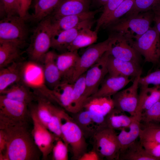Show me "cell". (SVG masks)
<instances>
[{"label":"cell","mask_w":160,"mask_h":160,"mask_svg":"<svg viewBox=\"0 0 160 160\" xmlns=\"http://www.w3.org/2000/svg\"><path fill=\"white\" fill-rule=\"evenodd\" d=\"M28 126H9L0 129L4 132L7 139L6 150L0 160L39 159L41 154Z\"/></svg>","instance_id":"1"},{"label":"cell","mask_w":160,"mask_h":160,"mask_svg":"<svg viewBox=\"0 0 160 160\" xmlns=\"http://www.w3.org/2000/svg\"><path fill=\"white\" fill-rule=\"evenodd\" d=\"M154 17L151 10L136 15L124 16L108 28L115 33L134 40L149 29Z\"/></svg>","instance_id":"2"},{"label":"cell","mask_w":160,"mask_h":160,"mask_svg":"<svg viewBox=\"0 0 160 160\" xmlns=\"http://www.w3.org/2000/svg\"><path fill=\"white\" fill-rule=\"evenodd\" d=\"M52 36L51 18L49 16L39 22L31 37L26 51L32 61L42 63L45 56L51 47Z\"/></svg>","instance_id":"3"},{"label":"cell","mask_w":160,"mask_h":160,"mask_svg":"<svg viewBox=\"0 0 160 160\" xmlns=\"http://www.w3.org/2000/svg\"><path fill=\"white\" fill-rule=\"evenodd\" d=\"M29 105L0 95V129L13 125H28L31 119Z\"/></svg>","instance_id":"4"},{"label":"cell","mask_w":160,"mask_h":160,"mask_svg":"<svg viewBox=\"0 0 160 160\" xmlns=\"http://www.w3.org/2000/svg\"><path fill=\"white\" fill-rule=\"evenodd\" d=\"M61 122L63 140L70 146L72 159L79 160L86 152L88 145L86 138L71 116L66 111L61 118Z\"/></svg>","instance_id":"5"},{"label":"cell","mask_w":160,"mask_h":160,"mask_svg":"<svg viewBox=\"0 0 160 160\" xmlns=\"http://www.w3.org/2000/svg\"><path fill=\"white\" fill-rule=\"evenodd\" d=\"M93 149L101 159L119 160L121 149L119 142L115 130L106 126L100 129L91 138Z\"/></svg>","instance_id":"6"},{"label":"cell","mask_w":160,"mask_h":160,"mask_svg":"<svg viewBox=\"0 0 160 160\" xmlns=\"http://www.w3.org/2000/svg\"><path fill=\"white\" fill-rule=\"evenodd\" d=\"M160 34L155 26L130 42L136 51L146 62L155 64L160 61Z\"/></svg>","instance_id":"7"},{"label":"cell","mask_w":160,"mask_h":160,"mask_svg":"<svg viewBox=\"0 0 160 160\" xmlns=\"http://www.w3.org/2000/svg\"><path fill=\"white\" fill-rule=\"evenodd\" d=\"M142 73L134 78L131 86L111 97L114 108L127 113L132 116L136 114L139 100V80Z\"/></svg>","instance_id":"8"},{"label":"cell","mask_w":160,"mask_h":160,"mask_svg":"<svg viewBox=\"0 0 160 160\" xmlns=\"http://www.w3.org/2000/svg\"><path fill=\"white\" fill-rule=\"evenodd\" d=\"M111 39V36L110 35L105 41L88 47L80 56L73 77V83L108 50Z\"/></svg>","instance_id":"9"},{"label":"cell","mask_w":160,"mask_h":160,"mask_svg":"<svg viewBox=\"0 0 160 160\" xmlns=\"http://www.w3.org/2000/svg\"><path fill=\"white\" fill-rule=\"evenodd\" d=\"M25 19L19 15L5 17L0 21V40L25 42L28 30Z\"/></svg>","instance_id":"10"},{"label":"cell","mask_w":160,"mask_h":160,"mask_svg":"<svg viewBox=\"0 0 160 160\" xmlns=\"http://www.w3.org/2000/svg\"><path fill=\"white\" fill-rule=\"evenodd\" d=\"M30 110L33 125L32 134L34 142L41 153L42 159L46 160L52 152L54 142L59 138L40 122L32 108H31Z\"/></svg>","instance_id":"11"},{"label":"cell","mask_w":160,"mask_h":160,"mask_svg":"<svg viewBox=\"0 0 160 160\" xmlns=\"http://www.w3.org/2000/svg\"><path fill=\"white\" fill-rule=\"evenodd\" d=\"M108 55V51L85 73V96L87 100L97 91L108 73L107 63Z\"/></svg>","instance_id":"12"},{"label":"cell","mask_w":160,"mask_h":160,"mask_svg":"<svg viewBox=\"0 0 160 160\" xmlns=\"http://www.w3.org/2000/svg\"><path fill=\"white\" fill-rule=\"evenodd\" d=\"M108 51L116 58L140 64V55L132 46L130 40L117 33L111 35Z\"/></svg>","instance_id":"13"},{"label":"cell","mask_w":160,"mask_h":160,"mask_svg":"<svg viewBox=\"0 0 160 160\" xmlns=\"http://www.w3.org/2000/svg\"><path fill=\"white\" fill-rule=\"evenodd\" d=\"M71 114L86 138H92L105 124V117L97 116L84 109Z\"/></svg>","instance_id":"14"},{"label":"cell","mask_w":160,"mask_h":160,"mask_svg":"<svg viewBox=\"0 0 160 160\" xmlns=\"http://www.w3.org/2000/svg\"><path fill=\"white\" fill-rule=\"evenodd\" d=\"M100 10L101 9L95 11L89 10L79 14L57 18L50 16L53 36L63 31L75 27L86 20L93 19Z\"/></svg>","instance_id":"15"},{"label":"cell","mask_w":160,"mask_h":160,"mask_svg":"<svg viewBox=\"0 0 160 160\" xmlns=\"http://www.w3.org/2000/svg\"><path fill=\"white\" fill-rule=\"evenodd\" d=\"M107 64L108 74L111 76L135 78L142 73L140 64L116 58L109 53Z\"/></svg>","instance_id":"16"},{"label":"cell","mask_w":160,"mask_h":160,"mask_svg":"<svg viewBox=\"0 0 160 160\" xmlns=\"http://www.w3.org/2000/svg\"><path fill=\"white\" fill-rule=\"evenodd\" d=\"M80 56L77 50L67 51L57 55L56 63L61 82L73 84V79Z\"/></svg>","instance_id":"17"},{"label":"cell","mask_w":160,"mask_h":160,"mask_svg":"<svg viewBox=\"0 0 160 160\" xmlns=\"http://www.w3.org/2000/svg\"><path fill=\"white\" fill-rule=\"evenodd\" d=\"M94 23L93 19L86 20L75 27L53 35L52 38L51 47L59 51H67L68 46L80 31L85 28L92 27Z\"/></svg>","instance_id":"18"},{"label":"cell","mask_w":160,"mask_h":160,"mask_svg":"<svg viewBox=\"0 0 160 160\" xmlns=\"http://www.w3.org/2000/svg\"><path fill=\"white\" fill-rule=\"evenodd\" d=\"M25 62L16 61L0 70V94L12 85L23 80Z\"/></svg>","instance_id":"19"},{"label":"cell","mask_w":160,"mask_h":160,"mask_svg":"<svg viewBox=\"0 0 160 160\" xmlns=\"http://www.w3.org/2000/svg\"><path fill=\"white\" fill-rule=\"evenodd\" d=\"M57 55L53 51H49L45 56L42 63L46 84L47 87L51 90L61 82L60 74L56 63Z\"/></svg>","instance_id":"20"},{"label":"cell","mask_w":160,"mask_h":160,"mask_svg":"<svg viewBox=\"0 0 160 160\" xmlns=\"http://www.w3.org/2000/svg\"><path fill=\"white\" fill-rule=\"evenodd\" d=\"M25 42L13 40H0V69L20 61L21 48Z\"/></svg>","instance_id":"21"},{"label":"cell","mask_w":160,"mask_h":160,"mask_svg":"<svg viewBox=\"0 0 160 160\" xmlns=\"http://www.w3.org/2000/svg\"><path fill=\"white\" fill-rule=\"evenodd\" d=\"M134 79L123 76H112L108 74L102 82L97 91L91 97H111L133 81Z\"/></svg>","instance_id":"22"},{"label":"cell","mask_w":160,"mask_h":160,"mask_svg":"<svg viewBox=\"0 0 160 160\" xmlns=\"http://www.w3.org/2000/svg\"><path fill=\"white\" fill-rule=\"evenodd\" d=\"M73 83L61 82L54 89H51L52 103L60 105L70 114L73 113L72 95Z\"/></svg>","instance_id":"23"},{"label":"cell","mask_w":160,"mask_h":160,"mask_svg":"<svg viewBox=\"0 0 160 160\" xmlns=\"http://www.w3.org/2000/svg\"><path fill=\"white\" fill-rule=\"evenodd\" d=\"M0 95L9 99L25 103L29 105L36 100L34 93L23 80L15 83L7 88Z\"/></svg>","instance_id":"24"},{"label":"cell","mask_w":160,"mask_h":160,"mask_svg":"<svg viewBox=\"0 0 160 160\" xmlns=\"http://www.w3.org/2000/svg\"><path fill=\"white\" fill-rule=\"evenodd\" d=\"M141 114L137 113L133 116V119L130 124L121 130L118 135L121 147L120 153L125 150L139 138Z\"/></svg>","instance_id":"25"},{"label":"cell","mask_w":160,"mask_h":160,"mask_svg":"<svg viewBox=\"0 0 160 160\" xmlns=\"http://www.w3.org/2000/svg\"><path fill=\"white\" fill-rule=\"evenodd\" d=\"M91 0H63L52 13L53 18L81 13L89 10Z\"/></svg>","instance_id":"26"},{"label":"cell","mask_w":160,"mask_h":160,"mask_svg":"<svg viewBox=\"0 0 160 160\" xmlns=\"http://www.w3.org/2000/svg\"><path fill=\"white\" fill-rule=\"evenodd\" d=\"M114 108L111 97H90L86 101L83 109L97 115L105 117Z\"/></svg>","instance_id":"27"},{"label":"cell","mask_w":160,"mask_h":160,"mask_svg":"<svg viewBox=\"0 0 160 160\" xmlns=\"http://www.w3.org/2000/svg\"><path fill=\"white\" fill-rule=\"evenodd\" d=\"M160 100V85L141 87L137 110L143 112Z\"/></svg>","instance_id":"28"},{"label":"cell","mask_w":160,"mask_h":160,"mask_svg":"<svg viewBox=\"0 0 160 160\" xmlns=\"http://www.w3.org/2000/svg\"><path fill=\"white\" fill-rule=\"evenodd\" d=\"M133 118V116H129L126 112L114 107L105 116V123L107 127L121 131L129 125Z\"/></svg>","instance_id":"29"},{"label":"cell","mask_w":160,"mask_h":160,"mask_svg":"<svg viewBox=\"0 0 160 160\" xmlns=\"http://www.w3.org/2000/svg\"><path fill=\"white\" fill-rule=\"evenodd\" d=\"M85 73L79 77L73 83L72 95L73 113L83 109L87 100L85 96Z\"/></svg>","instance_id":"30"},{"label":"cell","mask_w":160,"mask_h":160,"mask_svg":"<svg viewBox=\"0 0 160 160\" xmlns=\"http://www.w3.org/2000/svg\"><path fill=\"white\" fill-rule=\"evenodd\" d=\"M91 28L87 27L81 30L68 46L67 51L78 50L80 49L88 47L95 43L97 39V32L95 30H92Z\"/></svg>","instance_id":"31"},{"label":"cell","mask_w":160,"mask_h":160,"mask_svg":"<svg viewBox=\"0 0 160 160\" xmlns=\"http://www.w3.org/2000/svg\"><path fill=\"white\" fill-rule=\"evenodd\" d=\"M63 0H38L34 4V12L31 19L40 22L49 16Z\"/></svg>","instance_id":"32"},{"label":"cell","mask_w":160,"mask_h":160,"mask_svg":"<svg viewBox=\"0 0 160 160\" xmlns=\"http://www.w3.org/2000/svg\"><path fill=\"white\" fill-rule=\"evenodd\" d=\"M119 160H156L147 153L140 140H137L120 153Z\"/></svg>","instance_id":"33"},{"label":"cell","mask_w":160,"mask_h":160,"mask_svg":"<svg viewBox=\"0 0 160 160\" xmlns=\"http://www.w3.org/2000/svg\"><path fill=\"white\" fill-rule=\"evenodd\" d=\"M140 140L154 141L160 143V124L140 123Z\"/></svg>","instance_id":"34"},{"label":"cell","mask_w":160,"mask_h":160,"mask_svg":"<svg viewBox=\"0 0 160 160\" xmlns=\"http://www.w3.org/2000/svg\"><path fill=\"white\" fill-rule=\"evenodd\" d=\"M135 0H124L106 19L102 28L108 27L126 14L132 9Z\"/></svg>","instance_id":"35"},{"label":"cell","mask_w":160,"mask_h":160,"mask_svg":"<svg viewBox=\"0 0 160 160\" xmlns=\"http://www.w3.org/2000/svg\"><path fill=\"white\" fill-rule=\"evenodd\" d=\"M124 0H108L103 7L102 13L97 21L95 31L98 32L104 22Z\"/></svg>","instance_id":"36"},{"label":"cell","mask_w":160,"mask_h":160,"mask_svg":"<svg viewBox=\"0 0 160 160\" xmlns=\"http://www.w3.org/2000/svg\"><path fill=\"white\" fill-rule=\"evenodd\" d=\"M140 122L160 124V100L149 109L142 112Z\"/></svg>","instance_id":"37"},{"label":"cell","mask_w":160,"mask_h":160,"mask_svg":"<svg viewBox=\"0 0 160 160\" xmlns=\"http://www.w3.org/2000/svg\"><path fill=\"white\" fill-rule=\"evenodd\" d=\"M160 0H135L131 9L124 16L137 14L151 10Z\"/></svg>","instance_id":"38"},{"label":"cell","mask_w":160,"mask_h":160,"mask_svg":"<svg viewBox=\"0 0 160 160\" xmlns=\"http://www.w3.org/2000/svg\"><path fill=\"white\" fill-rule=\"evenodd\" d=\"M54 145L52 152V159L55 160L68 159V145L62 139L58 138Z\"/></svg>","instance_id":"39"},{"label":"cell","mask_w":160,"mask_h":160,"mask_svg":"<svg viewBox=\"0 0 160 160\" xmlns=\"http://www.w3.org/2000/svg\"><path fill=\"white\" fill-rule=\"evenodd\" d=\"M0 10L6 14V17L19 15L18 0H0Z\"/></svg>","instance_id":"40"},{"label":"cell","mask_w":160,"mask_h":160,"mask_svg":"<svg viewBox=\"0 0 160 160\" xmlns=\"http://www.w3.org/2000/svg\"><path fill=\"white\" fill-rule=\"evenodd\" d=\"M147 153L156 160H160V143L154 141L140 140Z\"/></svg>","instance_id":"41"},{"label":"cell","mask_w":160,"mask_h":160,"mask_svg":"<svg viewBox=\"0 0 160 160\" xmlns=\"http://www.w3.org/2000/svg\"><path fill=\"white\" fill-rule=\"evenodd\" d=\"M141 87H148L150 84L160 85V69H158L143 77L139 80Z\"/></svg>","instance_id":"42"},{"label":"cell","mask_w":160,"mask_h":160,"mask_svg":"<svg viewBox=\"0 0 160 160\" xmlns=\"http://www.w3.org/2000/svg\"><path fill=\"white\" fill-rule=\"evenodd\" d=\"M32 0H18L19 7V15L26 18L28 10Z\"/></svg>","instance_id":"43"},{"label":"cell","mask_w":160,"mask_h":160,"mask_svg":"<svg viewBox=\"0 0 160 160\" xmlns=\"http://www.w3.org/2000/svg\"><path fill=\"white\" fill-rule=\"evenodd\" d=\"M101 160L99 155L94 149L88 152H86L79 158V160Z\"/></svg>","instance_id":"44"},{"label":"cell","mask_w":160,"mask_h":160,"mask_svg":"<svg viewBox=\"0 0 160 160\" xmlns=\"http://www.w3.org/2000/svg\"><path fill=\"white\" fill-rule=\"evenodd\" d=\"M7 139L4 131L0 129V157L4 154L6 148Z\"/></svg>","instance_id":"45"},{"label":"cell","mask_w":160,"mask_h":160,"mask_svg":"<svg viewBox=\"0 0 160 160\" xmlns=\"http://www.w3.org/2000/svg\"><path fill=\"white\" fill-rule=\"evenodd\" d=\"M153 21L155 23V26L160 34V15L154 14Z\"/></svg>","instance_id":"46"},{"label":"cell","mask_w":160,"mask_h":160,"mask_svg":"<svg viewBox=\"0 0 160 160\" xmlns=\"http://www.w3.org/2000/svg\"><path fill=\"white\" fill-rule=\"evenodd\" d=\"M154 15H160V1L152 9Z\"/></svg>","instance_id":"47"},{"label":"cell","mask_w":160,"mask_h":160,"mask_svg":"<svg viewBox=\"0 0 160 160\" xmlns=\"http://www.w3.org/2000/svg\"><path fill=\"white\" fill-rule=\"evenodd\" d=\"M98 5L102 7L105 4L108 0H93Z\"/></svg>","instance_id":"48"},{"label":"cell","mask_w":160,"mask_h":160,"mask_svg":"<svg viewBox=\"0 0 160 160\" xmlns=\"http://www.w3.org/2000/svg\"><path fill=\"white\" fill-rule=\"evenodd\" d=\"M34 4L38 1V0H33Z\"/></svg>","instance_id":"49"},{"label":"cell","mask_w":160,"mask_h":160,"mask_svg":"<svg viewBox=\"0 0 160 160\" xmlns=\"http://www.w3.org/2000/svg\"><path fill=\"white\" fill-rule=\"evenodd\" d=\"M159 63V65L160 66V61Z\"/></svg>","instance_id":"50"}]
</instances>
